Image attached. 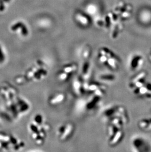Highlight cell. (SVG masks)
Returning a JSON list of instances; mask_svg holds the SVG:
<instances>
[{
  "instance_id": "obj_1",
  "label": "cell",
  "mask_w": 151,
  "mask_h": 152,
  "mask_svg": "<svg viewBox=\"0 0 151 152\" xmlns=\"http://www.w3.org/2000/svg\"><path fill=\"white\" fill-rule=\"evenodd\" d=\"M49 74L48 67L45 62L38 59L29 66L24 72L15 78L16 83L26 84L33 82H41L47 77Z\"/></svg>"
},
{
  "instance_id": "obj_2",
  "label": "cell",
  "mask_w": 151,
  "mask_h": 152,
  "mask_svg": "<svg viewBox=\"0 0 151 152\" xmlns=\"http://www.w3.org/2000/svg\"><path fill=\"white\" fill-rule=\"evenodd\" d=\"M51 126L41 113H36L31 118L28 125V130L30 138L36 145L41 146L44 144Z\"/></svg>"
},
{
  "instance_id": "obj_3",
  "label": "cell",
  "mask_w": 151,
  "mask_h": 152,
  "mask_svg": "<svg viewBox=\"0 0 151 152\" xmlns=\"http://www.w3.org/2000/svg\"><path fill=\"white\" fill-rule=\"evenodd\" d=\"M30 102L19 95L13 99L4 102V113L10 119H18L26 115L30 109Z\"/></svg>"
},
{
  "instance_id": "obj_4",
  "label": "cell",
  "mask_w": 151,
  "mask_h": 152,
  "mask_svg": "<svg viewBox=\"0 0 151 152\" xmlns=\"http://www.w3.org/2000/svg\"><path fill=\"white\" fill-rule=\"evenodd\" d=\"M25 147V142L18 136L9 132H0V151L21 152Z\"/></svg>"
},
{
  "instance_id": "obj_5",
  "label": "cell",
  "mask_w": 151,
  "mask_h": 152,
  "mask_svg": "<svg viewBox=\"0 0 151 152\" xmlns=\"http://www.w3.org/2000/svg\"><path fill=\"white\" fill-rule=\"evenodd\" d=\"M103 116L107 120L113 117H119L124 120L127 124L129 121L128 114L125 108L121 105H115L106 109L103 112Z\"/></svg>"
},
{
  "instance_id": "obj_6",
  "label": "cell",
  "mask_w": 151,
  "mask_h": 152,
  "mask_svg": "<svg viewBox=\"0 0 151 152\" xmlns=\"http://www.w3.org/2000/svg\"><path fill=\"white\" fill-rule=\"evenodd\" d=\"M19 95L18 91L12 84L6 82L0 84V98L4 102L13 99Z\"/></svg>"
},
{
  "instance_id": "obj_7",
  "label": "cell",
  "mask_w": 151,
  "mask_h": 152,
  "mask_svg": "<svg viewBox=\"0 0 151 152\" xmlns=\"http://www.w3.org/2000/svg\"><path fill=\"white\" fill-rule=\"evenodd\" d=\"M84 86L86 92L88 91L94 96L100 98L104 96L107 92V87L99 82H93L90 83L84 82Z\"/></svg>"
},
{
  "instance_id": "obj_8",
  "label": "cell",
  "mask_w": 151,
  "mask_h": 152,
  "mask_svg": "<svg viewBox=\"0 0 151 152\" xmlns=\"http://www.w3.org/2000/svg\"><path fill=\"white\" fill-rule=\"evenodd\" d=\"M74 129L75 126L73 123L68 122L63 124L57 128V135L60 141H64L71 137Z\"/></svg>"
},
{
  "instance_id": "obj_9",
  "label": "cell",
  "mask_w": 151,
  "mask_h": 152,
  "mask_svg": "<svg viewBox=\"0 0 151 152\" xmlns=\"http://www.w3.org/2000/svg\"><path fill=\"white\" fill-rule=\"evenodd\" d=\"M131 146L136 152H144L150 151V146L148 142L141 137L134 138L131 141Z\"/></svg>"
},
{
  "instance_id": "obj_10",
  "label": "cell",
  "mask_w": 151,
  "mask_h": 152,
  "mask_svg": "<svg viewBox=\"0 0 151 152\" xmlns=\"http://www.w3.org/2000/svg\"><path fill=\"white\" fill-rule=\"evenodd\" d=\"M81 77L76 78L72 83V89L76 96H79L86 92L84 89V81Z\"/></svg>"
},
{
  "instance_id": "obj_11",
  "label": "cell",
  "mask_w": 151,
  "mask_h": 152,
  "mask_svg": "<svg viewBox=\"0 0 151 152\" xmlns=\"http://www.w3.org/2000/svg\"><path fill=\"white\" fill-rule=\"evenodd\" d=\"M144 58L140 55H136L131 58L129 63L131 70L136 72L139 70L144 64Z\"/></svg>"
},
{
  "instance_id": "obj_12",
  "label": "cell",
  "mask_w": 151,
  "mask_h": 152,
  "mask_svg": "<svg viewBox=\"0 0 151 152\" xmlns=\"http://www.w3.org/2000/svg\"><path fill=\"white\" fill-rule=\"evenodd\" d=\"M65 99V95L61 92H58L52 95L48 99V103L51 106H57L63 102Z\"/></svg>"
},
{
  "instance_id": "obj_13",
  "label": "cell",
  "mask_w": 151,
  "mask_h": 152,
  "mask_svg": "<svg viewBox=\"0 0 151 152\" xmlns=\"http://www.w3.org/2000/svg\"><path fill=\"white\" fill-rule=\"evenodd\" d=\"M124 135L123 129H119L112 135L108 136V143L112 146L117 145L122 141Z\"/></svg>"
},
{
  "instance_id": "obj_14",
  "label": "cell",
  "mask_w": 151,
  "mask_h": 152,
  "mask_svg": "<svg viewBox=\"0 0 151 152\" xmlns=\"http://www.w3.org/2000/svg\"><path fill=\"white\" fill-rule=\"evenodd\" d=\"M81 77L83 80L90 78L92 73V65L89 61L85 60L81 68Z\"/></svg>"
},
{
  "instance_id": "obj_15",
  "label": "cell",
  "mask_w": 151,
  "mask_h": 152,
  "mask_svg": "<svg viewBox=\"0 0 151 152\" xmlns=\"http://www.w3.org/2000/svg\"><path fill=\"white\" fill-rule=\"evenodd\" d=\"M101 99V98L93 95L92 98H91V99L86 103L85 105L86 109L88 110H95L100 104Z\"/></svg>"
},
{
  "instance_id": "obj_16",
  "label": "cell",
  "mask_w": 151,
  "mask_h": 152,
  "mask_svg": "<svg viewBox=\"0 0 151 152\" xmlns=\"http://www.w3.org/2000/svg\"><path fill=\"white\" fill-rule=\"evenodd\" d=\"M119 60L117 56L115 55L108 58L105 66L109 69H111V70H116L119 68Z\"/></svg>"
},
{
  "instance_id": "obj_17",
  "label": "cell",
  "mask_w": 151,
  "mask_h": 152,
  "mask_svg": "<svg viewBox=\"0 0 151 152\" xmlns=\"http://www.w3.org/2000/svg\"><path fill=\"white\" fill-rule=\"evenodd\" d=\"M78 69V65L75 63H70L64 65L60 70L71 76Z\"/></svg>"
},
{
  "instance_id": "obj_18",
  "label": "cell",
  "mask_w": 151,
  "mask_h": 152,
  "mask_svg": "<svg viewBox=\"0 0 151 152\" xmlns=\"http://www.w3.org/2000/svg\"><path fill=\"white\" fill-rule=\"evenodd\" d=\"M138 126L140 129L150 131L151 130V117L141 119L138 122Z\"/></svg>"
},
{
  "instance_id": "obj_19",
  "label": "cell",
  "mask_w": 151,
  "mask_h": 152,
  "mask_svg": "<svg viewBox=\"0 0 151 152\" xmlns=\"http://www.w3.org/2000/svg\"><path fill=\"white\" fill-rule=\"evenodd\" d=\"M7 54L4 48L0 43V66H3L7 62Z\"/></svg>"
},
{
  "instance_id": "obj_20",
  "label": "cell",
  "mask_w": 151,
  "mask_h": 152,
  "mask_svg": "<svg viewBox=\"0 0 151 152\" xmlns=\"http://www.w3.org/2000/svg\"><path fill=\"white\" fill-rule=\"evenodd\" d=\"M99 79L103 81L111 82L115 80L116 77L112 74H103L100 75Z\"/></svg>"
},
{
  "instance_id": "obj_21",
  "label": "cell",
  "mask_w": 151,
  "mask_h": 152,
  "mask_svg": "<svg viewBox=\"0 0 151 152\" xmlns=\"http://www.w3.org/2000/svg\"><path fill=\"white\" fill-rule=\"evenodd\" d=\"M57 79L59 81H60L61 82H65L68 80L71 76L60 69L57 72Z\"/></svg>"
},
{
  "instance_id": "obj_22",
  "label": "cell",
  "mask_w": 151,
  "mask_h": 152,
  "mask_svg": "<svg viewBox=\"0 0 151 152\" xmlns=\"http://www.w3.org/2000/svg\"><path fill=\"white\" fill-rule=\"evenodd\" d=\"M90 50L89 49H86V50L83 51L82 53V57L84 60H88V59L90 57Z\"/></svg>"
},
{
  "instance_id": "obj_23",
  "label": "cell",
  "mask_w": 151,
  "mask_h": 152,
  "mask_svg": "<svg viewBox=\"0 0 151 152\" xmlns=\"http://www.w3.org/2000/svg\"><path fill=\"white\" fill-rule=\"evenodd\" d=\"M149 58H150L151 61V51L150 52V54H149Z\"/></svg>"
}]
</instances>
